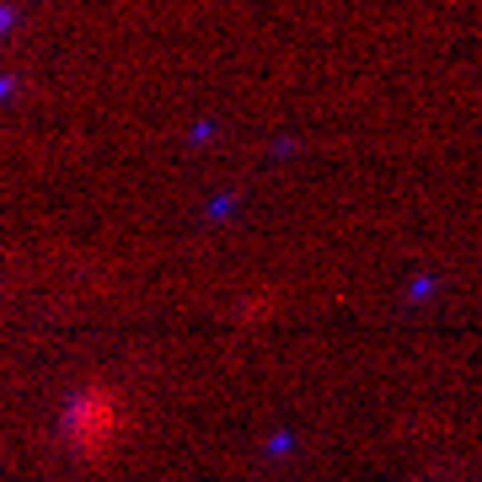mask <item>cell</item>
<instances>
[{
  "label": "cell",
  "instance_id": "obj_1",
  "mask_svg": "<svg viewBox=\"0 0 482 482\" xmlns=\"http://www.w3.org/2000/svg\"><path fill=\"white\" fill-rule=\"evenodd\" d=\"M60 434L64 445L81 456V461H102L123 434V402L119 391L108 386H86L64 402V419H60Z\"/></svg>",
  "mask_w": 482,
  "mask_h": 482
}]
</instances>
